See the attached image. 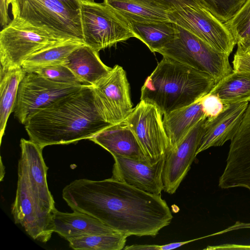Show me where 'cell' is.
I'll use <instances>...</instances> for the list:
<instances>
[{
  "label": "cell",
  "instance_id": "6da1fadb",
  "mask_svg": "<svg viewBox=\"0 0 250 250\" xmlns=\"http://www.w3.org/2000/svg\"><path fill=\"white\" fill-rule=\"evenodd\" d=\"M73 211L97 219L127 236H155L173 216L161 195L140 190L112 178L75 180L62 189Z\"/></svg>",
  "mask_w": 250,
  "mask_h": 250
},
{
  "label": "cell",
  "instance_id": "7a4b0ae2",
  "mask_svg": "<svg viewBox=\"0 0 250 250\" xmlns=\"http://www.w3.org/2000/svg\"><path fill=\"white\" fill-rule=\"evenodd\" d=\"M24 125L29 140L43 149L89 140L112 125L100 114L92 86L84 85L38 110Z\"/></svg>",
  "mask_w": 250,
  "mask_h": 250
},
{
  "label": "cell",
  "instance_id": "3957f363",
  "mask_svg": "<svg viewBox=\"0 0 250 250\" xmlns=\"http://www.w3.org/2000/svg\"><path fill=\"white\" fill-rule=\"evenodd\" d=\"M16 196L11 213L33 239L46 243L54 232L53 217L57 209L49 190L42 149L31 140L20 142Z\"/></svg>",
  "mask_w": 250,
  "mask_h": 250
},
{
  "label": "cell",
  "instance_id": "277c9868",
  "mask_svg": "<svg viewBox=\"0 0 250 250\" xmlns=\"http://www.w3.org/2000/svg\"><path fill=\"white\" fill-rule=\"evenodd\" d=\"M215 84L192 68L163 57L146 79L140 100L156 106L164 116L198 101Z\"/></svg>",
  "mask_w": 250,
  "mask_h": 250
},
{
  "label": "cell",
  "instance_id": "5b68a950",
  "mask_svg": "<svg viewBox=\"0 0 250 250\" xmlns=\"http://www.w3.org/2000/svg\"><path fill=\"white\" fill-rule=\"evenodd\" d=\"M175 24V37L158 53L192 68L216 83L232 71L228 55L215 50L196 35Z\"/></svg>",
  "mask_w": 250,
  "mask_h": 250
},
{
  "label": "cell",
  "instance_id": "8992f818",
  "mask_svg": "<svg viewBox=\"0 0 250 250\" xmlns=\"http://www.w3.org/2000/svg\"><path fill=\"white\" fill-rule=\"evenodd\" d=\"M73 40L59 36L14 17L0 32V68L21 67L23 62L32 55Z\"/></svg>",
  "mask_w": 250,
  "mask_h": 250
},
{
  "label": "cell",
  "instance_id": "52a82bcc",
  "mask_svg": "<svg viewBox=\"0 0 250 250\" xmlns=\"http://www.w3.org/2000/svg\"><path fill=\"white\" fill-rule=\"evenodd\" d=\"M13 17L67 39L83 42L80 9L67 6L60 0H13Z\"/></svg>",
  "mask_w": 250,
  "mask_h": 250
},
{
  "label": "cell",
  "instance_id": "ba28073f",
  "mask_svg": "<svg viewBox=\"0 0 250 250\" xmlns=\"http://www.w3.org/2000/svg\"><path fill=\"white\" fill-rule=\"evenodd\" d=\"M83 42L98 52L134 35L128 22L104 2L81 0Z\"/></svg>",
  "mask_w": 250,
  "mask_h": 250
},
{
  "label": "cell",
  "instance_id": "9c48e42d",
  "mask_svg": "<svg viewBox=\"0 0 250 250\" xmlns=\"http://www.w3.org/2000/svg\"><path fill=\"white\" fill-rule=\"evenodd\" d=\"M83 85L58 83L36 73L26 72L19 86L14 116L24 125L38 110L80 90Z\"/></svg>",
  "mask_w": 250,
  "mask_h": 250
},
{
  "label": "cell",
  "instance_id": "30bf717a",
  "mask_svg": "<svg viewBox=\"0 0 250 250\" xmlns=\"http://www.w3.org/2000/svg\"><path fill=\"white\" fill-rule=\"evenodd\" d=\"M162 116L156 106L140 101L124 120L151 165L163 158L169 146Z\"/></svg>",
  "mask_w": 250,
  "mask_h": 250
},
{
  "label": "cell",
  "instance_id": "8fae6325",
  "mask_svg": "<svg viewBox=\"0 0 250 250\" xmlns=\"http://www.w3.org/2000/svg\"><path fill=\"white\" fill-rule=\"evenodd\" d=\"M170 21L196 35L215 50L229 56L237 44L225 24L201 6L168 12Z\"/></svg>",
  "mask_w": 250,
  "mask_h": 250
},
{
  "label": "cell",
  "instance_id": "7c38bea8",
  "mask_svg": "<svg viewBox=\"0 0 250 250\" xmlns=\"http://www.w3.org/2000/svg\"><path fill=\"white\" fill-rule=\"evenodd\" d=\"M92 86L96 105L104 120L111 125L124 121L133 108L123 68L115 65Z\"/></svg>",
  "mask_w": 250,
  "mask_h": 250
},
{
  "label": "cell",
  "instance_id": "4fadbf2b",
  "mask_svg": "<svg viewBox=\"0 0 250 250\" xmlns=\"http://www.w3.org/2000/svg\"><path fill=\"white\" fill-rule=\"evenodd\" d=\"M218 186L222 189L241 187L250 191V103L237 133L231 140Z\"/></svg>",
  "mask_w": 250,
  "mask_h": 250
},
{
  "label": "cell",
  "instance_id": "5bb4252c",
  "mask_svg": "<svg viewBox=\"0 0 250 250\" xmlns=\"http://www.w3.org/2000/svg\"><path fill=\"white\" fill-rule=\"evenodd\" d=\"M206 119L200 120L175 147L167 151L162 174L165 192L174 193L190 169L197 155Z\"/></svg>",
  "mask_w": 250,
  "mask_h": 250
},
{
  "label": "cell",
  "instance_id": "9a60e30c",
  "mask_svg": "<svg viewBox=\"0 0 250 250\" xmlns=\"http://www.w3.org/2000/svg\"><path fill=\"white\" fill-rule=\"evenodd\" d=\"M113 157L112 178L154 194L160 195L164 190L165 157L153 165L146 161L119 156Z\"/></svg>",
  "mask_w": 250,
  "mask_h": 250
},
{
  "label": "cell",
  "instance_id": "2e32d148",
  "mask_svg": "<svg viewBox=\"0 0 250 250\" xmlns=\"http://www.w3.org/2000/svg\"><path fill=\"white\" fill-rule=\"evenodd\" d=\"M248 105V102L230 104L215 118H207L196 155L210 147L222 146L231 141L238 132Z\"/></svg>",
  "mask_w": 250,
  "mask_h": 250
},
{
  "label": "cell",
  "instance_id": "e0dca14e",
  "mask_svg": "<svg viewBox=\"0 0 250 250\" xmlns=\"http://www.w3.org/2000/svg\"><path fill=\"white\" fill-rule=\"evenodd\" d=\"M89 140L108 151L112 156L148 162L135 135L125 121L108 126Z\"/></svg>",
  "mask_w": 250,
  "mask_h": 250
},
{
  "label": "cell",
  "instance_id": "ac0fdd59",
  "mask_svg": "<svg viewBox=\"0 0 250 250\" xmlns=\"http://www.w3.org/2000/svg\"><path fill=\"white\" fill-rule=\"evenodd\" d=\"M53 227L54 232L67 241L84 236L116 232L86 213L76 211L72 213L63 212L57 209L53 217Z\"/></svg>",
  "mask_w": 250,
  "mask_h": 250
},
{
  "label": "cell",
  "instance_id": "d6986e66",
  "mask_svg": "<svg viewBox=\"0 0 250 250\" xmlns=\"http://www.w3.org/2000/svg\"><path fill=\"white\" fill-rule=\"evenodd\" d=\"M84 85H92L111 70L101 61L98 52L83 44L74 50L65 64Z\"/></svg>",
  "mask_w": 250,
  "mask_h": 250
},
{
  "label": "cell",
  "instance_id": "ffe728a7",
  "mask_svg": "<svg viewBox=\"0 0 250 250\" xmlns=\"http://www.w3.org/2000/svg\"><path fill=\"white\" fill-rule=\"evenodd\" d=\"M205 118L207 117L200 100L164 115L163 122L169 141L168 149L175 147L193 126Z\"/></svg>",
  "mask_w": 250,
  "mask_h": 250
},
{
  "label": "cell",
  "instance_id": "44dd1931",
  "mask_svg": "<svg viewBox=\"0 0 250 250\" xmlns=\"http://www.w3.org/2000/svg\"><path fill=\"white\" fill-rule=\"evenodd\" d=\"M136 37L152 52H157L176 36V24L171 21H127Z\"/></svg>",
  "mask_w": 250,
  "mask_h": 250
},
{
  "label": "cell",
  "instance_id": "7402d4cb",
  "mask_svg": "<svg viewBox=\"0 0 250 250\" xmlns=\"http://www.w3.org/2000/svg\"><path fill=\"white\" fill-rule=\"evenodd\" d=\"M26 72L22 67L0 68V138L1 141L8 118L14 107L20 83Z\"/></svg>",
  "mask_w": 250,
  "mask_h": 250
},
{
  "label": "cell",
  "instance_id": "603a6c76",
  "mask_svg": "<svg viewBox=\"0 0 250 250\" xmlns=\"http://www.w3.org/2000/svg\"><path fill=\"white\" fill-rule=\"evenodd\" d=\"M209 93L226 104L250 102V71H232L216 83Z\"/></svg>",
  "mask_w": 250,
  "mask_h": 250
},
{
  "label": "cell",
  "instance_id": "cb8c5ba5",
  "mask_svg": "<svg viewBox=\"0 0 250 250\" xmlns=\"http://www.w3.org/2000/svg\"><path fill=\"white\" fill-rule=\"evenodd\" d=\"M104 2L126 21H171L168 12L140 0H104Z\"/></svg>",
  "mask_w": 250,
  "mask_h": 250
},
{
  "label": "cell",
  "instance_id": "d4e9b609",
  "mask_svg": "<svg viewBox=\"0 0 250 250\" xmlns=\"http://www.w3.org/2000/svg\"><path fill=\"white\" fill-rule=\"evenodd\" d=\"M84 44L83 41L73 40L50 47L29 56L23 62L21 67L28 72L42 67L64 65L69 55Z\"/></svg>",
  "mask_w": 250,
  "mask_h": 250
},
{
  "label": "cell",
  "instance_id": "484cf974",
  "mask_svg": "<svg viewBox=\"0 0 250 250\" xmlns=\"http://www.w3.org/2000/svg\"><path fill=\"white\" fill-rule=\"evenodd\" d=\"M127 237L115 232L84 236L68 241L70 247L74 250H121L124 248Z\"/></svg>",
  "mask_w": 250,
  "mask_h": 250
},
{
  "label": "cell",
  "instance_id": "4316f807",
  "mask_svg": "<svg viewBox=\"0 0 250 250\" xmlns=\"http://www.w3.org/2000/svg\"><path fill=\"white\" fill-rule=\"evenodd\" d=\"M224 23L237 44L249 39L250 38V0H246L235 15Z\"/></svg>",
  "mask_w": 250,
  "mask_h": 250
},
{
  "label": "cell",
  "instance_id": "83f0119b",
  "mask_svg": "<svg viewBox=\"0 0 250 250\" xmlns=\"http://www.w3.org/2000/svg\"><path fill=\"white\" fill-rule=\"evenodd\" d=\"M203 8L222 22L230 20L246 0H196Z\"/></svg>",
  "mask_w": 250,
  "mask_h": 250
},
{
  "label": "cell",
  "instance_id": "f1b7e54d",
  "mask_svg": "<svg viewBox=\"0 0 250 250\" xmlns=\"http://www.w3.org/2000/svg\"><path fill=\"white\" fill-rule=\"evenodd\" d=\"M30 72L36 73L46 79L58 83L84 85L72 71L63 64L42 67L34 69Z\"/></svg>",
  "mask_w": 250,
  "mask_h": 250
},
{
  "label": "cell",
  "instance_id": "f546056e",
  "mask_svg": "<svg viewBox=\"0 0 250 250\" xmlns=\"http://www.w3.org/2000/svg\"><path fill=\"white\" fill-rule=\"evenodd\" d=\"M200 100L203 110L208 120L216 117L229 105L224 104L216 95L209 93L204 96Z\"/></svg>",
  "mask_w": 250,
  "mask_h": 250
},
{
  "label": "cell",
  "instance_id": "4dcf8cb0",
  "mask_svg": "<svg viewBox=\"0 0 250 250\" xmlns=\"http://www.w3.org/2000/svg\"><path fill=\"white\" fill-rule=\"evenodd\" d=\"M168 12L187 6H201L196 0H140Z\"/></svg>",
  "mask_w": 250,
  "mask_h": 250
},
{
  "label": "cell",
  "instance_id": "1f68e13d",
  "mask_svg": "<svg viewBox=\"0 0 250 250\" xmlns=\"http://www.w3.org/2000/svg\"><path fill=\"white\" fill-rule=\"evenodd\" d=\"M200 239H202V237L188 241L174 242L162 245L135 244L125 246L124 249L125 250H169L179 248L185 244Z\"/></svg>",
  "mask_w": 250,
  "mask_h": 250
},
{
  "label": "cell",
  "instance_id": "d6a6232c",
  "mask_svg": "<svg viewBox=\"0 0 250 250\" xmlns=\"http://www.w3.org/2000/svg\"><path fill=\"white\" fill-rule=\"evenodd\" d=\"M234 70L250 71V55L237 49L232 61Z\"/></svg>",
  "mask_w": 250,
  "mask_h": 250
},
{
  "label": "cell",
  "instance_id": "836d02e7",
  "mask_svg": "<svg viewBox=\"0 0 250 250\" xmlns=\"http://www.w3.org/2000/svg\"><path fill=\"white\" fill-rule=\"evenodd\" d=\"M8 7L7 0H0V22L3 27L11 21L8 14Z\"/></svg>",
  "mask_w": 250,
  "mask_h": 250
},
{
  "label": "cell",
  "instance_id": "e575fe53",
  "mask_svg": "<svg viewBox=\"0 0 250 250\" xmlns=\"http://www.w3.org/2000/svg\"><path fill=\"white\" fill-rule=\"evenodd\" d=\"M204 250H250V245L225 244L219 246H208Z\"/></svg>",
  "mask_w": 250,
  "mask_h": 250
},
{
  "label": "cell",
  "instance_id": "d590c367",
  "mask_svg": "<svg viewBox=\"0 0 250 250\" xmlns=\"http://www.w3.org/2000/svg\"><path fill=\"white\" fill-rule=\"evenodd\" d=\"M68 7L79 10L81 8V0H60Z\"/></svg>",
  "mask_w": 250,
  "mask_h": 250
},
{
  "label": "cell",
  "instance_id": "8d00e7d4",
  "mask_svg": "<svg viewBox=\"0 0 250 250\" xmlns=\"http://www.w3.org/2000/svg\"><path fill=\"white\" fill-rule=\"evenodd\" d=\"M237 49L247 54L250 55V38L244 42L237 44Z\"/></svg>",
  "mask_w": 250,
  "mask_h": 250
},
{
  "label": "cell",
  "instance_id": "74e56055",
  "mask_svg": "<svg viewBox=\"0 0 250 250\" xmlns=\"http://www.w3.org/2000/svg\"><path fill=\"white\" fill-rule=\"evenodd\" d=\"M13 0H7V3L9 5L10 4H11V2Z\"/></svg>",
  "mask_w": 250,
  "mask_h": 250
}]
</instances>
